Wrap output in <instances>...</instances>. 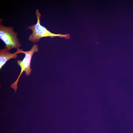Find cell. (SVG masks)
I'll use <instances>...</instances> for the list:
<instances>
[{"label": "cell", "mask_w": 133, "mask_h": 133, "mask_svg": "<svg viewBox=\"0 0 133 133\" xmlns=\"http://www.w3.org/2000/svg\"><path fill=\"white\" fill-rule=\"evenodd\" d=\"M37 19V23L35 24L28 26L26 29H30L32 30V33L28 38V40L33 43H37L42 38L50 37L51 38L56 36L64 37L66 38H70V35L69 34H55L52 33L47 29L40 24L41 14L38 9H36L35 13Z\"/></svg>", "instance_id": "6da1fadb"}, {"label": "cell", "mask_w": 133, "mask_h": 133, "mask_svg": "<svg viewBox=\"0 0 133 133\" xmlns=\"http://www.w3.org/2000/svg\"><path fill=\"white\" fill-rule=\"evenodd\" d=\"M38 46L34 44L32 46L31 49L28 51H24L22 49H17L16 52L17 53H22L25 55L23 60H18L17 62V65L20 67V72L16 80L11 85L10 87L13 89L16 93L17 88V85L19 79L23 72L27 76H29L32 73V69L31 68V61L33 54L38 52Z\"/></svg>", "instance_id": "7a4b0ae2"}, {"label": "cell", "mask_w": 133, "mask_h": 133, "mask_svg": "<svg viewBox=\"0 0 133 133\" xmlns=\"http://www.w3.org/2000/svg\"><path fill=\"white\" fill-rule=\"evenodd\" d=\"M3 20L0 19V38L5 44V48L9 51L13 49L19 48L21 44L17 37L18 33L14 32L13 27L2 25Z\"/></svg>", "instance_id": "3957f363"}, {"label": "cell", "mask_w": 133, "mask_h": 133, "mask_svg": "<svg viewBox=\"0 0 133 133\" xmlns=\"http://www.w3.org/2000/svg\"><path fill=\"white\" fill-rule=\"evenodd\" d=\"M17 54L16 52L12 53L5 48L0 50V69L9 60L16 59L18 57Z\"/></svg>", "instance_id": "277c9868"}]
</instances>
